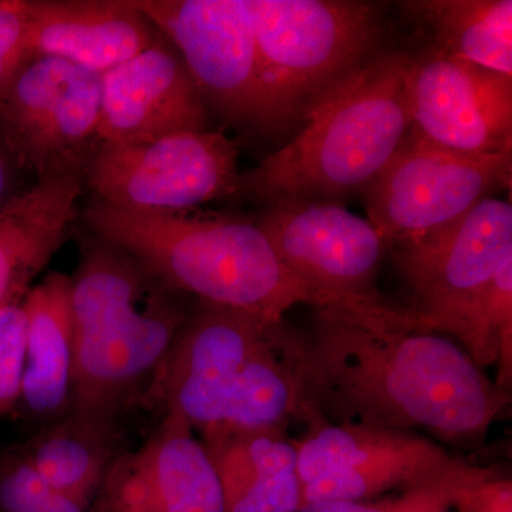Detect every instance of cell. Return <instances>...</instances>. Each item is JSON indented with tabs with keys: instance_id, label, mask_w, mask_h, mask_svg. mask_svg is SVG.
Segmentation results:
<instances>
[{
	"instance_id": "cell-1",
	"label": "cell",
	"mask_w": 512,
	"mask_h": 512,
	"mask_svg": "<svg viewBox=\"0 0 512 512\" xmlns=\"http://www.w3.org/2000/svg\"><path fill=\"white\" fill-rule=\"evenodd\" d=\"M302 419L427 431L457 447L480 446L510 406L466 350L424 332L402 308L380 303L313 306L311 329L299 335Z\"/></svg>"
},
{
	"instance_id": "cell-2",
	"label": "cell",
	"mask_w": 512,
	"mask_h": 512,
	"mask_svg": "<svg viewBox=\"0 0 512 512\" xmlns=\"http://www.w3.org/2000/svg\"><path fill=\"white\" fill-rule=\"evenodd\" d=\"M188 298L97 235L79 242L70 276L74 382L70 413L120 424L144 397L190 313Z\"/></svg>"
},
{
	"instance_id": "cell-3",
	"label": "cell",
	"mask_w": 512,
	"mask_h": 512,
	"mask_svg": "<svg viewBox=\"0 0 512 512\" xmlns=\"http://www.w3.org/2000/svg\"><path fill=\"white\" fill-rule=\"evenodd\" d=\"M89 232L133 256L185 298L284 322L296 305L320 301L289 271L255 218L224 212L151 210L92 201Z\"/></svg>"
},
{
	"instance_id": "cell-4",
	"label": "cell",
	"mask_w": 512,
	"mask_h": 512,
	"mask_svg": "<svg viewBox=\"0 0 512 512\" xmlns=\"http://www.w3.org/2000/svg\"><path fill=\"white\" fill-rule=\"evenodd\" d=\"M412 53L390 46L326 101L295 137L239 174L234 198L262 207L362 194L409 136Z\"/></svg>"
},
{
	"instance_id": "cell-5",
	"label": "cell",
	"mask_w": 512,
	"mask_h": 512,
	"mask_svg": "<svg viewBox=\"0 0 512 512\" xmlns=\"http://www.w3.org/2000/svg\"><path fill=\"white\" fill-rule=\"evenodd\" d=\"M266 87L285 131L303 126L384 50L379 5L357 0H245Z\"/></svg>"
},
{
	"instance_id": "cell-6",
	"label": "cell",
	"mask_w": 512,
	"mask_h": 512,
	"mask_svg": "<svg viewBox=\"0 0 512 512\" xmlns=\"http://www.w3.org/2000/svg\"><path fill=\"white\" fill-rule=\"evenodd\" d=\"M285 326L254 313L197 302L143 406L181 414L201 437L215 433L261 375Z\"/></svg>"
},
{
	"instance_id": "cell-7",
	"label": "cell",
	"mask_w": 512,
	"mask_h": 512,
	"mask_svg": "<svg viewBox=\"0 0 512 512\" xmlns=\"http://www.w3.org/2000/svg\"><path fill=\"white\" fill-rule=\"evenodd\" d=\"M180 53L202 99L229 126L285 131L266 87L245 0H133Z\"/></svg>"
},
{
	"instance_id": "cell-8",
	"label": "cell",
	"mask_w": 512,
	"mask_h": 512,
	"mask_svg": "<svg viewBox=\"0 0 512 512\" xmlns=\"http://www.w3.org/2000/svg\"><path fill=\"white\" fill-rule=\"evenodd\" d=\"M101 76L32 59L0 93V147L18 170L84 177L99 146Z\"/></svg>"
},
{
	"instance_id": "cell-9",
	"label": "cell",
	"mask_w": 512,
	"mask_h": 512,
	"mask_svg": "<svg viewBox=\"0 0 512 512\" xmlns=\"http://www.w3.org/2000/svg\"><path fill=\"white\" fill-rule=\"evenodd\" d=\"M298 444L302 505L315 501H372L436 483L467 461L414 431L330 423L308 413Z\"/></svg>"
},
{
	"instance_id": "cell-10",
	"label": "cell",
	"mask_w": 512,
	"mask_h": 512,
	"mask_svg": "<svg viewBox=\"0 0 512 512\" xmlns=\"http://www.w3.org/2000/svg\"><path fill=\"white\" fill-rule=\"evenodd\" d=\"M237 144L220 131L100 143L84 171L93 200L120 207L192 210L234 197Z\"/></svg>"
},
{
	"instance_id": "cell-11",
	"label": "cell",
	"mask_w": 512,
	"mask_h": 512,
	"mask_svg": "<svg viewBox=\"0 0 512 512\" xmlns=\"http://www.w3.org/2000/svg\"><path fill=\"white\" fill-rule=\"evenodd\" d=\"M512 153L467 156L407 136L360 197L390 248L453 224L495 192L510 190Z\"/></svg>"
},
{
	"instance_id": "cell-12",
	"label": "cell",
	"mask_w": 512,
	"mask_h": 512,
	"mask_svg": "<svg viewBox=\"0 0 512 512\" xmlns=\"http://www.w3.org/2000/svg\"><path fill=\"white\" fill-rule=\"evenodd\" d=\"M254 218L320 305L384 302L377 276L390 247L367 218L336 202L262 207Z\"/></svg>"
},
{
	"instance_id": "cell-13",
	"label": "cell",
	"mask_w": 512,
	"mask_h": 512,
	"mask_svg": "<svg viewBox=\"0 0 512 512\" xmlns=\"http://www.w3.org/2000/svg\"><path fill=\"white\" fill-rule=\"evenodd\" d=\"M409 136L467 156L512 153V77L429 46L409 72Z\"/></svg>"
},
{
	"instance_id": "cell-14",
	"label": "cell",
	"mask_w": 512,
	"mask_h": 512,
	"mask_svg": "<svg viewBox=\"0 0 512 512\" xmlns=\"http://www.w3.org/2000/svg\"><path fill=\"white\" fill-rule=\"evenodd\" d=\"M394 248L414 296L404 312L417 329L429 332L512 259L511 201L485 198L453 224Z\"/></svg>"
},
{
	"instance_id": "cell-15",
	"label": "cell",
	"mask_w": 512,
	"mask_h": 512,
	"mask_svg": "<svg viewBox=\"0 0 512 512\" xmlns=\"http://www.w3.org/2000/svg\"><path fill=\"white\" fill-rule=\"evenodd\" d=\"M90 512H224V495L204 443L168 410L140 447L114 457Z\"/></svg>"
},
{
	"instance_id": "cell-16",
	"label": "cell",
	"mask_w": 512,
	"mask_h": 512,
	"mask_svg": "<svg viewBox=\"0 0 512 512\" xmlns=\"http://www.w3.org/2000/svg\"><path fill=\"white\" fill-rule=\"evenodd\" d=\"M210 111L190 70L165 37L101 74L100 143L205 131Z\"/></svg>"
},
{
	"instance_id": "cell-17",
	"label": "cell",
	"mask_w": 512,
	"mask_h": 512,
	"mask_svg": "<svg viewBox=\"0 0 512 512\" xmlns=\"http://www.w3.org/2000/svg\"><path fill=\"white\" fill-rule=\"evenodd\" d=\"M33 59L55 57L104 74L160 37L133 0H25Z\"/></svg>"
},
{
	"instance_id": "cell-18",
	"label": "cell",
	"mask_w": 512,
	"mask_h": 512,
	"mask_svg": "<svg viewBox=\"0 0 512 512\" xmlns=\"http://www.w3.org/2000/svg\"><path fill=\"white\" fill-rule=\"evenodd\" d=\"M82 190L80 175H47L0 208V308L25 301L62 248Z\"/></svg>"
},
{
	"instance_id": "cell-19",
	"label": "cell",
	"mask_w": 512,
	"mask_h": 512,
	"mask_svg": "<svg viewBox=\"0 0 512 512\" xmlns=\"http://www.w3.org/2000/svg\"><path fill=\"white\" fill-rule=\"evenodd\" d=\"M26 312L25 370L16 416L46 424L72 410L74 328L70 276L53 271L33 285Z\"/></svg>"
},
{
	"instance_id": "cell-20",
	"label": "cell",
	"mask_w": 512,
	"mask_h": 512,
	"mask_svg": "<svg viewBox=\"0 0 512 512\" xmlns=\"http://www.w3.org/2000/svg\"><path fill=\"white\" fill-rule=\"evenodd\" d=\"M224 495V512H296L302 507L298 444L286 430L202 440Z\"/></svg>"
},
{
	"instance_id": "cell-21",
	"label": "cell",
	"mask_w": 512,
	"mask_h": 512,
	"mask_svg": "<svg viewBox=\"0 0 512 512\" xmlns=\"http://www.w3.org/2000/svg\"><path fill=\"white\" fill-rule=\"evenodd\" d=\"M120 424L69 413L16 447L47 484L90 508L107 467L120 453Z\"/></svg>"
},
{
	"instance_id": "cell-22",
	"label": "cell",
	"mask_w": 512,
	"mask_h": 512,
	"mask_svg": "<svg viewBox=\"0 0 512 512\" xmlns=\"http://www.w3.org/2000/svg\"><path fill=\"white\" fill-rule=\"evenodd\" d=\"M403 12L441 52L512 77L511 0H413Z\"/></svg>"
},
{
	"instance_id": "cell-23",
	"label": "cell",
	"mask_w": 512,
	"mask_h": 512,
	"mask_svg": "<svg viewBox=\"0 0 512 512\" xmlns=\"http://www.w3.org/2000/svg\"><path fill=\"white\" fill-rule=\"evenodd\" d=\"M429 332L460 340L467 355L480 369L497 366L494 382L511 392L512 259L456 311L437 320Z\"/></svg>"
},
{
	"instance_id": "cell-24",
	"label": "cell",
	"mask_w": 512,
	"mask_h": 512,
	"mask_svg": "<svg viewBox=\"0 0 512 512\" xmlns=\"http://www.w3.org/2000/svg\"><path fill=\"white\" fill-rule=\"evenodd\" d=\"M493 470L494 467L467 463L456 473L441 478L436 483L404 491L394 498L372 501H315L303 504L296 512H447L467 485L487 476Z\"/></svg>"
},
{
	"instance_id": "cell-25",
	"label": "cell",
	"mask_w": 512,
	"mask_h": 512,
	"mask_svg": "<svg viewBox=\"0 0 512 512\" xmlns=\"http://www.w3.org/2000/svg\"><path fill=\"white\" fill-rule=\"evenodd\" d=\"M0 512H90L46 483L16 447L0 456Z\"/></svg>"
},
{
	"instance_id": "cell-26",
	"label": "cell",
	"mask_w": 512,
	"mask_h": 512,
	"mask_svg": "<svg viewBox=\"0 0 512 512\" xmlns=\"http://www.w3.org/2000/svg\"><path fill=\"white\" fill-rule=\"evenodd\" d=\"M26 312L22 302L0 308V416L18 412L25 370Z\"/></svg>"
},
{
	"instance_id": "cell-27",
	"label": "cell",
	"mask_w": 512,
	"mask_h": 512,
	"mask_svg": "<svg viewBox=\"0 0 512 512\" xmlns=\"http://www.w3.org/2000/svg\"><path fill=\"white\" fill-rule=\"evenodd\" d=\"M32 59L25 0H0V93Z\"/></svg>"
},
{
	"instance_id": "cell-28",
	"label": "cell",
	"mask_w": 512,
	"mask_h": 512,
	"mask_svg": "<svg viewBox=\"0 0 512 512\" xmlns=\"http://www.w3.org/2000/svg\"><path fill=\"white\" fill-rule=\"evenodd\" d=\"M453 507L458 512H512V481L497 467L467 485Z\"/></svg>"
},
{
	"instance_id": "cell-29",
	"label": "cell",
	"mask_w": 512,
	"mask_h": 512,
	"mask_svg": "<svg viewBox=\"0 0 512 512\" xmlns=\"http://www.w3.org/2000/svg\"><path fill=\"white\" fill-rule=\"evenodd\" d=\"M16 170L18 168L12 163L5 150L0 147V208L5 207L10 200L22 192L15 190Z\"/></svg>"
}]
</instances>
